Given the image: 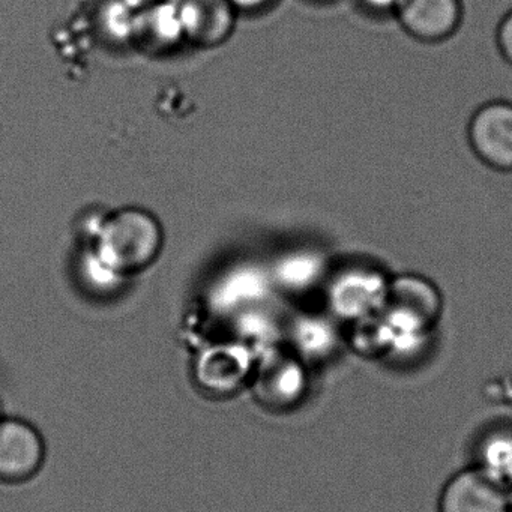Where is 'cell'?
Returning a JSON list of instances; mask_svg holds the SVG:
<instances>
[{"label":"cell","mask_w":512,"mask_h":512,"mask_svg":"<svg viewBox=\"0 0 512 512\" xmlns=\"http://www.w3.org/2000/svg\"><path fill=\"white\" fill-rule=\"evenodd\" d=\"M164 247V229L154 212L125 206L103 217L95 235L98 259L119 277L154 265Z\"/></svg>","instance_id":"obj_1"},{"label":"cell","mask_w":512,"mask_h":512,"mask_svg":"<svg viewBox=\"0 0 512 512\" xmlns=\"http://www.w3.org/2000/svg\"><path fill=\"white\" fill-rule=\"evenodd\" d=\"M46 446L34 425L0 418V482L20 484L34 478L44 464Z\"/></svg>","instance_id":"obj_2"},{"label":"cell","mask_w":512,"mask_h":512,"mask_svg":"<svg viewBox=\"0 0 512 512\" xmlns=\"http://www.w3.org/2000/svg\"><path fill=\"white\" fill-rule=\"evenodd\" d=\"M185 41L197 49L223 46L236 26V8L229 0H175Z\"/></svg>","instance_id":"obj_3"},{"label":"cell","mask_w":512,"mask_h":512,"mask_svg":"<svg viewBox=\"0 0 512 512\" xmlns=\"http://www.w3.org/2000/svg\"><path fill=\"white\" fill-rule=\"evenodd\" d=\"M469 140L475 154L488 166L512 169V104L490 103L473 115Z\"/></svg>","instance_id":"obj_4"},{"label":"cell","mask_w":512,"mask_h":512,"mask_svg":"<svg viewBox=\"0 0 512 512\" xmlns=\"http://www.w3.org/2000/svg\"><path fill=\"white\" fill-rule=\"evenodd\" d=\"M439 512H509L505 488L482 469L463 470L449 479Z\"/></svg>","instance_id":"obj_5"},{"label":"cell","mask_w":512,"mask_h":512,"mask_svg":"<svg viewBox=\"0 0 512 512\" xmlns=\"http://www.w3.org/2000/svg\"><path fill=\"white\" fill-rule=\"evenodd\" d=\"M407 34L421 41L445 40L460 25V0H400L395 10Z\"/></svg>","instance_id":"obj_6"},{"label":"cell","mask_w":512,"mask_h":512,"mask_svg":"<svg viewBox=\"0 0 512 512\" xmlns=\"http://www.w3.org/2000/svg\"><path fill=\"white\" fill-rule=\"evenodd\" d=\"M181 20L175 0H164L134 19L130 44L145 55H164L184 43Z\"/></svg>","instance_id":"obj_7"},{"label":"cell","mask_w":512,"mask_h":512,"mask_svg":"<svg viewBox=\"0 0 512 512\" xmlns=\"http://www.w3.org/2000/svg\"><path fill=\"white\" fill-rule=\"evenodd\" d=\"M383 298H388L385 280L367 269H352L341 274L331 290L332 304L341 313H364Z\"/></svg>","instance_id":"obj_8"},{"label":"cell","mask_w":512,"mask_h":512,"mask_svg":"<svg viewBox=\"0 0 512 512\" xmlns=\"http://www.w3.org/2000/svg\"><path fill=\"white\" fill-rule=\"evenodd\" d=\"M304 376L295 361L269 358L262 365L254 383L257 400L268 406H287L302 394Z\"/></svg>","instance_id":"obj_9"},{"label":"cell","mask_w":512,"mask_h":512,"mask_svg":"<svg viewBox=\"0 0 512 512\" xmlns=\"http://www.w3.org/2000/svg\"><path fill=\"white\" fill-rule=\"evenodd\" d=\"M199 379L212 391H232L247 376L251 367L250 356L241 346L209 350L202 356Z\"/></svg>","instance_id":"obj_10"},{"label":"cell","mask_w":512,"mask_h":512,"mask_svg":"<svg viewBox=\"0 0 512 512\" xmlns=\"http://www.w3.org/2000/svg\"><path fill=\"white\" fill-rule=\"evenodd\" d=\"M388 296L400 314L431 317L439 310V296L427 280L415 275H403L388 286Z\"/></svg>","instance_id":"obj_11"},{"label":"cell","mask_w":512,"mask_h":512,"mask_svg":"<svg viewBox=\"0 0 512 512\" xmlns=\"http://www.w3.org/2000/svg\"><path fill=\"white\" fill-rule=\"evenodd\" d=\"M136 13L122 0H104L97 11V26L103 37L115 43L130 44Z\"/></svg>","instance_id":"obj_12"},{"label":"cell","mask_w":512,"mask_h":512,"mask_svg":"<svg viewBox=\"0 0 512 512\" xmlns=\"http://www.w3.org/2000/svg\"><path fill=\"white\" fill-rule=\"evenodd\" d=\"M485 464L487 472L491 478L500 481H511L512 479V440L509 437H499L493 439L490 445H487L485 452Z\"/></svg>","instance_id":"obj_13"},{"label":"cell","mask_w":512,"mask_h":512,"mask_svg":"<svg viewBox=\"0 0 512 512\" xmlns=\"http://www.w3.org/2000/svg\"><path fill=\"white\" fill-rule=\"evenodd\" d=\"M320 260L308 254L292 257L280 266V278L290 287H304L319 275Z\"/></svg>","instance_id":"obj_14"},{"label":"cell","mask_w":512,"mask_h":512,"mask_svg":"<svg viewBox=\"0 0 512 512\" xmlns=\"http://www.w3.org/2000/svg\"><path fill=\"white\" fill-rule=\"evenodd\" d=\"M497 43H499V49L502 50V55L512 62V11L500 23Z\"/></svg>","instance_id":"obj_15"},{"label":"cell","mask_w":512,"mask_h":512,"mask_svg":"<svg viewBox=\"0 0 512 512\" xmlns=\"http://www.w3.org/2000/svg\"><path fill=\"white\" fill-rule=\"evenodd\" d=\"M361 4L376 13H395L400 0H361Z\"/></svg>","instance_id":"obj_16"},{"label":"cell","mask_w":512,"mask_h":512,"mask_svg":"<svg viewBox=\"0 0 512 512\" xmlns=\"http://www.w3.org/2000/svg\"><path fill=\"white\" fill-rule=\"evenodd\" d=\"M236 11H257L268 7L272 0H229Z\"/></svg>","instance_id":"obj_17"},{"label":"cell","mask_w":512,"mask_h":512,"mask_svg":"<svg viewBox=\"0 0 512 512\" xmlns=\"http://www.w3.org/2000/svg\"><path fill=\"white\" fill-rule=\"evenodd\" d=\"M131 11L134 13H140V11L148 10V8L155 7V5L161 4L164 0H122Z\"/></svg>","instance_id":"obj_18"},{"label":"cell","mask_w":512,"mask_h":512,"mask_svg":"<svg viewBox=\"0 0 512 512\" xmlns=\"http://www.w3.org/2000/svg\"><path fill=\"white\" fill-rule=\"evenodd\" d=\"M506 499H508L509 512H512V479L509 481V487L506 488Z\"/></svg>","instance_id":"obj_19"}]
</instances>
